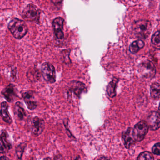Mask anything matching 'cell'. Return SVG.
<instances>
[{
  "instance_id": "cell-22",
  "label": "cell",
  "mask_w": 160,
  "mask_h": 160,
  "mask_svg": "<svg viewBox=\"0 0 160 160\" xmlns=\"http://www.w3.org/2000/svg\"><path fill=\"white\" fill-rule=\"evenodd\" d=\"M26 146V144L23 143L19 145L16 148V154H17V157L19 159H21L23 151H24Z\"/></svg>"
},
{
  "instance_id": "cell-9",
  "label": "cell",
  "mask_w": 160,
  "mask_h": 160,
  "mask_svg": "<svg viewBox=\"0 0 160 160\" xmlns=\"http://www.w3.org/2000/svg\"><path fill=\"white\" fill-rule=\"evenodd\" d=\"M147 123L149 129L151 130L156 131L160 128V114L157 111H151L148 115Z\"/></svg>"
},
{
  "instance_id": "cell-11",
  "label": "cell",
  "mask_w": 160,
  "mask_h": 160,
  "mask_svg": "<svg viewBox=\"0 0 160 160\" xmlns=\"http://www.w3.org/2000/svg\"><path fill=\"white\" fill-rule=\"evenodd\" d=\"M70 91L73 92L77 97H80L83 92H86L85 85L83 83L78 81H73L70 83Z\"/></svg>"
},
{
  "instance_id": "cell-26",
  "label": "cell",
  "mask_w": 160,
  "mask_h": 160,
  "mask_svg": "<svg viewBox=\"0 0 160 160\" xmlns=\"http://www.w3.org/2000/svg\"><path fill=\"white\" fill-rule=\"evenodd\" d=\"M158 110H159V113L160 114V102Z\"/></svg>"
},
{
  "instance_id": "cell-24",
  "label": "cell",
  "mask_w": 160,
  "mask_h": 160,
  "mask_svg": "<svg viewBox=\"0 0 160 160\" xmlns=\"http://www.w3.org/2000/svg\"><path fill=\"white\" fill-rule=\"evenodd\" d=\"M51 1L52 2V3L54 4L58 5L62 3L63 0H51Z\"/></svg>"
},
{
  "instance_id": "cell-6",
  "label": "cell",
  "mask_w": 160,
  "mask_h": 160,
  "mask_svg": "<svg viewBox=\"0 0 160 160\" xmlns=\"http://www.w3.org/2000/svg\"><path fill=\"white\" fill-rule=\"evenodd\" d=\"M41 72L43 78L49 83H54L56 81L55 68L52 64L45 62L41 66Z\"/></svg>"
},
{
  "instance_id": "cell-16",
  "label": "cell",
  "mask_w": 160,
  "mask_h": 160,
  "mask_svg": "<svg viewBox=\"0 0 160 160\" xmlns=\"http://www.w3.org/2000/svg\"><path fill=\"white\" fill-rule=\"evenodd\" d=\"M118 82V79L115 78L108 84L107 93L110 97L113 98L116 95V88Z\"/></svg>"
},
{
  "instance_id": "cell-3",
  "label": "cell",
  "mask_w": 160,
  "mask_h": 160,
  "mask_svg": "<svg viewBox=\"0 0 160 160\" xmlns=\"http://www.w3.org/2000/svg\"><path fill=\"white\" fill-rule=\"evenodd\" d=\"M41 10L34 4L27 5L22 13V17L26 21L38 23Z\"/></svg>"
},
{
  "instance_id": "cell-14",
  "label": "cell",
  "mask_w": 160,
  "mask_h": 160,
  "mask_svg": "<svg viewBox=\"0 0 160 160\" xmlns=\"http://www.w3.org/2000/svg\"><path fill=\"white\" fill-rule=\"evenodd\" d=\"M2 94L8 101L12 102L16 96L15 87L13 85L9 84L2 90Z\"/></svg>"
},
{
  "instance_id": "cell-13",
  "label": "cell",
  "mask_w": 160,
  "mask_h": 160,
  "mask_svg": "<svg viewBox=\"0 0 160 160\" xmlns=\"http://www.w3.org/2000/svg\"><path fill=\"white\" fill-rule=\"evenodd\" d=\"M12 148V145L8 140L7 134L3 132L0 135V154L7 153Z\"/></svg>"
},
{
  "instance_id": "cell-27",
  "label": "cell",
  "mask_w": 160,
  "mask_h": 160,
  "mask_svg": "<svg viewBox=\"0 0 160 160\" xmlns=\"http://www.w3.org/2000/svg\"></svg>"
},
{
  "instance_id": "cell-20",
  "label": "cell",
  "mask_w": 160,
  "mask_h": 160,
  "mask_svg": "<svg viewBox=\"0 0 160 160\" xmlns=\"http://www.w3.org/2000/svg\"><path fill=\"white\" fill-rule=\"evenodd\" d=\"M15 114L20 120H22L26 116L24 109L20 106V102H17L15 104Z\"/></svg>"
},
{
  "instance_id": "cell-15",
  "label": "cell",
  "mask_w": 160,
  "mask_h": 160,
  "mask_svg": "<svg viewBox=\"0 0 160 160\" xmlns=\"http://www.w3.org/2000/svg\"><path fill=\"white\" fill-rule=\"evenodd\" d=\"M8 105L7 102L3 101L1 103V109L0 115L5 122L8 124L12 123V119L10 116L8 111Z\"/></svg>"
},
{
  "instance_id": "cell-2",
  "label": "cell",
  "mask_w": 160,
  "mask_h": 160,
  "mask_svg": "<svg viewBox=\"0 0 160 160\" xmlns=\"http://www.w3.org/2000/svg\"><path fill=\"white\" fill-rule=\"evenodd\" d=\"M8 27L14 37L17 39H21L28 33V26L25 22L17 18L12 19Z\"/></svg>"
},
{
  "instance_id": "cell-17",
  "label": "cell",
  "mask_w": 160,
  "mask_h": 160,
  "mask_svg": "<svg viewBox=\"0 0 160 160\" xmlns=\"http://www.w3.org/2000/svg\"><path fill=\"white\" fill-rule=\"evenodd\" d=\"M145 42L142 39L135 40L130 45V52L132 54H135L142 49L145 47Z\"/></svg>"
},
{
  "instance_id": "cell-18",
  "label": "cell",
  "mask_w": 160,
  "mask_h": 160,
  "mask_svg": "<svg viewBox=\"0 0 160 160\" xmlns=\"http://www.w3.org/2000/svg\"><path fill=\"white\" fill-rule=\"evenodd\" d=\"M150 95L154 99H158L160 96V84L155 82L150 86Z\"/></svg>"
},
{
  "instance_id": "cell-19",
  "label": "cell",
  "mask_w": 160,
  "mask_h": 160,
  "mask_svg": "<svg viewBox=\"0 0 160 160\" xmlns=\"http://www.w3.org/2000/svg\"><path fill=\"white\" fill-rule=\"evenodd\" d=\"M151 44L156 49L160 50V30L155 32L152 36Z\"/></svg>"
},
{
  "instance_id": "cell-8",
  "label": "cell",
  "mask_w": 160,
  "mask_h": 160,
  "mask_svg": "<svg viewBox=\"0 0 160 160\" xmlns=\"http://www.w3.org/2000/svg\"><path fill=\"white\" fill-rule=\"evenodd\" d=\"M122 140L123 144L127 149H129L133 146L136 141L134 137L133 130L132 128L129 127L122 133Z\"/></svg>"
},
{
  "instance_id": "cell-23",
  "label": "cell",
  "mask_w": 160,
  "mask_h": 160,
  "mask_svg": "<svg viewBox=\"0 0 160 160\" xmlns=\"http://www.w3.org/2000/svg\"><path fill=\"white\" fill-rule=\"evenodd\" d=\"M152 153L155 155L160 156V143L155 144L152 147Z\"/></svg>"
},
{
  "instance_id": "cell-10",
  "label": "cell",
  "mask_w": 160,
  "mask_h": 160,
  "mask_svg": "<svg viewBox=\"0 0 160 160\" xmlns=\"http://www.w3.org/2000/svg\"><path fill=\"white\" fill-rule=\"evenodd\" d=\"M64 20L61 17L55 18L52 23L54 34L57 38L62 39L64 37L63 23Z\"/></svg>"
},
{
  "instance_id": "cell-4",
  "label": "cell",
  "mask_w": 160,
  "mask_h": 160,
  "mask_svg": "<svg viewBox=\"0 0 160 160\" xmlns=\"http://www.w3.org/2000/svg\"><path fill=\"white\" fill-rule=\"evenodd\" d=\"M139 72L144 78L152 79L156 76L157 69L154 64L149 60L142 62L139 66Z\"/></svg>"
},
{
  "instance_id": "cell-5",
  "label": "cell",
  "mask_w": 160,
  "mask_h": 160,
  "mask_svg": "<svg viewBox=\"0 0 160 160\" xmlns=\"http://www.w3.org/2000/svg\"><path fill=\"white\" fill-rule=\"evenodd\" d=\"M28 126L31 132L36 136L42 134L45 127V121L38 116L32 117L28 121Z\"/></svg>"
},
{
  "instance_id": "cell-25",
  "label": "cell",
  "mask_w": 160,
  "mask_h": 160,
  "mask_svg": "<svg viewBox=\"0 0 160 160\" xmlns=\"http://www.w3.org/2000/svg\"><path fill=\"white\" fill-rule=\"evenodd\" d=\"M0 159L1 160H8L9 159V158L6 157L5 156H2V157H0Z\"/></svg>"
},
{
  "instance_id": "cell-7",
  "label": "cell",
  "mask_w": 160,
  "mask_h": 160,
  "mask_svg": "<svg viewBox=\"0 0 160 160\" xmlns=\"http://www.w3.org/2000/svg\"><path fill=\"white\" fill-rule=\"evenodd\" d=\"M133 130L136 142H140L144 139L148 132L149 127L146 122L141 121L134 126Z\"/></svg>"
},
{
  "instance_id": "cell-21",
  "label": "cell",
  "mask_w": 160,
  "mask_h": 160,
  "mask_svg": "<svg viewBox=\"0 0 160 160\" xmlns=\"http://www.w3.org/2000/svg\"><path fill=\"white\" fill-rule=\"evenodd\" d=\"M137 159L138 160H154V157L152 153L148 151H145V152L141 153L138 156Z\"/></svg>"
},
{
  "instance_id": "cell-1",
  "label": "cell",
  "mask_w": 160,
  "mask_h": 160,
  "mask_svg": "<svg viewBox=\"0 0 160 160\" xmlns=\"http://www.w3.org/2000/svg\"><path fill=\"white\" fill-rule=\"evenodd\" d=\"M132 31L136 37L141 39H145L150 35L152 30V25L149 20L141 19L133 23Z\"/></svg>"
},
{
  "instance_id": "cell-12",
  "label": "cell",
  "mask_w": 160,
  "mask_h": 160,
  "mask_svg": "<svg viewBox=\"0 0 160 160\" xmlns=\"http://www.w3.org/2000/svg\"><path fill=\"white\" fill-rule=\"evenodd\" d=\"M22 97L28 109L34 110L37 107V102L34 100L33 93L32 91H26L22 94Z\"/></svg>"
}]
</instances>
